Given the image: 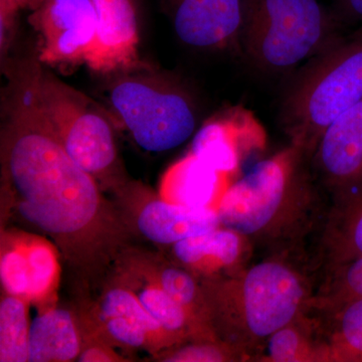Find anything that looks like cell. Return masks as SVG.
<instances>
[{
	"instance_id": "obj_24",
	"label": "cell",
	"mask_w": 362,
	"mask_h": 362,
	"mask_svg": "<svg viewBox=\"0 0 362 362\" xmlns=\"http://www.w3.org/2000/svg\"><path fill=\"white\" fill-rule=\"evenodd\" d=\"M0 277L6 294L23 298L28 301L30 288V266L23 238L11 239L8 244L6 243V246L2 244Z\"/></svg>"
},
{
	"instance_id": "obj_14",
	"label": "cell",
	"mask_w": 362,
	"mask_h": 362,
	"mask_svg": "<svg viewBox=\"0 0 362 362\" xmlns=\"http://www.w3.org/2000/svg\"><path fill=\"white\" fill-rule=\"evenodd\" d=\"M252 247L240 233L220 226L171 246L180 265L204 278L230 275L247 266Z\"/></svg>"
},
{
	"instance_id": "obj_13",
	"label": "cell",
	"mask_w": 362,
	"mask_h": 362,
	"mask_svg": "<svg viewBox=\"0 0 362 362\" xmlns=\"http://www.w3.org/2000/svg\"><path fill=\"white\" fill-rule=\"evenodd\" d=\"M318 257L324 272L361 258L362 177L331 194Z\"/></svg>"
},
{
	"instance_id": "obj_18",
	"label": "cell",
	"mask_w": 362,
	"mask_h": 362,
	"mask_svg": "<svg viewBox=\"0 0 362 362\" xmlns=\"http://www.w3.org/2000/svg\"><path fill=\"white\" fill-rule=\"evenodd\" d=\"M259 361L328 362L320 321L307 312L274 332Z\"/></svg>"
},
{
	"instance_id": "obj_1",
	"label": "cell",
	"mask_w": 362,
	"mask_h": 362,
	"mask_svg": "<svg viewBox=\"0 0 362 362\" xmlns=\"http://www.w3.org/2000/svg\"><path fill=\"white\" fill-rule=\"evenodd\" d=\"M1 133L4 194L21 220L76 262L99 256L116 238L115 216L98 181L64 147L35 95L33 63L9 71Z\"/></svg>"
},
{
	"instance_id": "obj_27",
	"label": "cell",
	"mask_w": 362,
	"mask_h": 362,
	"mask_svg": "<svg viewBox=\"0 0 362 362\" xmlns=\"http://www.w3.org/2000/svg\"><path fill=\"white\" fill-rule=\"evenodd\" d=\"M78 361L85 362H105V361H121V357L116 354L113 350L109 349L105 345H90L86 349H82Z\"/></svg>"
},
{
	"instance_id": "obj_12",
	"label": "cell",
	"mask_w": 362,
	"mask_h": 362,
	"mask_svg": "<svg viewBox=\"0 0 362 362\" xmlns=\"http://www.w3.org/2000/svg\"><path fill=\"white\" fill-rule=\"evenodd\" d=\"M311 166L319 185L330 194L362 177V100L325 130Z\"/></svg>"
},
{
	"instance_id": "obj_7",
	"label": "cell",
	"mask_w": 362,
	"mask_h": 362,
	"mask_svg": "<svg viewBox=\"0 0 362 362\" xmlns=\"http://www.w3.org/2000/svg\"><path fill=\"white\" fill-rule=\"evenodd\" d=\"M35 95L69 156L98 183H114L120 175L113 125L93 100L66 84L35 59Z\"/></svg>"
},
{
	"instance_id": "obj_26",
	"label": "cell",
	"mask_w": 362,
	"mask_h": 362,
	"mask_svg": "<svg viewBox=\"0 0 362 362\" xmlns=\"http://www.w3.org/2000/svg\"><path fill=\"white\" fill-rule=\"evenodd\" d=\"M30 0H0V26H1V47L6 44L7 33L13 30L18 11L28 8Z\"/></svg>"
},
{
	"instance_id": "obj_20",
	"label": "cell",
	"mask_w": 362,
	"mask_h": 362,
	"mask_svg": "<svg viewBox=\"0 0 362 362\" xmlns=\"http://www.w3.org/2000/svg\"><path fill=\"white\" fill-rule=\"evenodd\" d=\"M143 277L144 281L132 291L162 329L177 345L185 340H199L197 328L185 309L150 276L145 274Z\"/></svg>"
},
{
	"instance_id": "obj_2",
	"label": "cell",
	"mask_w": 362,
	"mask_h": 362,
	"mask_svg": "<svg viewBox=\"0 0 362 362\" xmlns=\"http://www.w3.org/2000/svg\"><path fill=\"white\" fill-rule=\"evenodd\" d=\"M319 185L310 159L289 144L226 188L216 207L221 225L252 247L289 255L325 220Z\"/></svg>"
},
{
	"instance_id": "obj_19",
	"label": "cell",
	"mask_w": 362,
	"mask_h": 362,
	"mask_svg": "<svg viewBox=\"0 0 362 362\" xmlns=\"http://www.w3.org/2000/svg\"><path fill=\"white\" fill-rule=\"evenodd\" d=\"M318 319L328 362H362V297Z\"/></svg>"
},
{
	"instance_id": "obj_17",
	"label": "cell",
	"mask_w": 362,
	"mask_h": 362,
	"mask_svg": "<svg viewBox=\"0 0 362 362\" xmlns=\"http://www.w3.org/2000/svg\"><path fill=\"white\" fill-rule=\"evenodd\" d=\"M82 351L77 324L68 310L47 309L30 323L28 361L68 362Z\"/></svg>"
},
{
	"instance_id": "obj_15",
	"label": "cell",
	"mask_w": 362,
	"mask_h": 362,
	"mask_svg": "<svg viewBox=\"0 0 362 362\" xmlns=\"http://www.w3.org/2000/svg\"><path fill=\"white\" fill-rule=\"evenodd\" d=\"M136 226L145 239L171 247L221 225L216 209L182 206L159 197L145 202L138 209Z\"/></svg>"
},
{
	"instance_id": "obj_8",
	"label": "cell",
	"mask_w": 362,
	"mask_h": 362,
	"mask_svg": "<svg viewBox=\"0 0 362 362\" xmlns=\"http://www.w3.org/2000/svg\"><path fill=\"white\" fill-rule=\"evenodd\" d=\"M28 23L39 35L42 65H78L94 44L97 9L93 0H30Z\"/></svg>"
},
{
	"instance_id": "obj_23",
	"label": "cell",
	"mask_w": 362,
	"mask_h": 362,
	"mask_svg": "<svg viewBox=\"0 0 362 362\" xmlns=\"http://www.w3.org/2000/svg\"><path fill=\"white\" fill-rule=\"evenodd\" d=\"M30 266V302H44L56 291L59 279V264L56 249L37 238H23Z\"/></svg>"
},
{
	"instance_id": "obj_25",
	"label": "cell",
	"mask_w": 362,
	"mask_h": 362,
	"mask_svg": "<svg viewBox=\"0 0 362 362\" xmlns=\"http://www.w3.org/2000/svg\"><path fill=\"white\" fill-rule=\"evenodd\" d=\"M160 358L168 362L250 361L244 352L221 340H192V343L176 345L162 352Z\"/></svg>"
},
{
	"instance_id": "obj_5",
	"label": "cell",
	"mask_w": 362,
	"mask_h": 362,
	"mask_svg": "<svg viewBox=\"0 0 362 362\" xmlns=\"http://www.w3.org/2000/svg\"><path fill=\"white\" fill-rule=\"evenodd\" d=\"M318 0H246L240 51L258 68L287 71L339 39Z\"/></svg>"
},
{
	"instance_id": "obj_22",
	"label": "cell",
	"mask_w": 362,
	"mask_h": 362,
	"mask_svg": "<svg viewBox=\"0 0 362 362\" xmlns=\"http://www.w3.org/2000/svg\"><path fill=\"white\" fill-rule=\"evenodd\" d=\"M28 301L6 294L0 302V361H28Z\"/></svg>"
},
{
	"instance_id": "obj_4",
	"label": "cell",
	"mask_w": 362,
	"mask_h": 362,
	"mask_svg": "<svg viewBox=\"0 0 362 362\" xmlns=\"http://www.w3.org/2000/svg\"><path fill=\"white\" fill-rule=\"evenodd\" d=\"M362 100V30L309 59L287 90L281 124L290 144L312 158L333 121Z\"/></svg>"
},
{
	"instance_id": "obj_16",
	"label": "cell",
	"mask_w": 362,
	"mask_h": 362,
	"mask_svg": "<svg viewBox=\"0 0 362 362\" xmlns=\"http://www.w3.org/2000/svg\"><path fill=\"white\" fill-rule=\"evenodd\" d=\"M233 181L230 176L188 152L162 176L159 197L182 206L216 209Z\"/></svg>"
},
{
	"instance_id": "obj_10",
	"label": "cell",
	"mask_w": 362,
	"mask_h": 362,
	"mask_svg": "<svg viewBox=\"0 0 362 362\" xmlns=\"http://www.w3.org/2000/svg\"><path fill=\"white\" fill-rule=\"evenodd\" d=\"M265 143V130L254 114L237 106L204 123L195 132L189 152L235 180L245 159Z\"/></svg>"
},
{
	"instance_id": "obj_28",
	"label": "cell",
	"mask_w": 362,
	"mask_h": 362,
	"mask_svg": "<svg viewBox=\"0 0 362 362\" xmlns=\"http://www.w3.org/2000/svg\"><path fill=\"white\" fill-rule=\"evenodd\" d=\"M340 2L349 16L362 21V0H340Z\"/></svg>"
},
{
	"instance_id": "obj_9",
	"label": "cell",
	"mask_w": 362,
	"mask_h": 362,
	"mask_svg": "<svg viewBox=\"0 0 362 362\" xmlns=\"http://www.w3.org/2000/svg\"><path fill=\"white\" fill-rule=\"evenodd\" d=\"M246 0H165L176 37L199 52L240 49Z\"/></svg>"
},
{
	"instance_id": "obj_3",
	"label": "cell",
	"mask_w": 362,
	"mask_h": 362,
	"mask_svg": "<svg viewBox=\"0 0 362 362\" xmlns=\"http://www.w3.org/2000/svg\"><path fill=\"white\" fill-rule=\"evenodd\" d=\"M216 337L259 361L267 340L310 310V279L288 259L274 255L230 275L202 282Z\"/></svg>"
},
{
	"instance_id": "obj_6",
	"label": "cell",
	"mask_w": 362,
	"mask_h": 362,
	"mask_svg": "<svg viewBox=\"0 0 362 362\" xmlns=\"http://www.w3.org/2000/svg\"><path fill=\"white\" fill-rule=\"evenodd\" d=\"M117 73L109 86L112 110L145 151L177 148L197 132V105L182 85L145 71Z\"/></svg>"
},
{
	"instance_id": "obj_21",
	"label": "cell",
	"mask_w": 362,
	"mask_h": 362,
	"mask_svg": "<svg viewBox=\"0 0 362 362\" xmlns=\"http://www.w3.org/2000/svg\"><path fill=\"white\" fill-rule=\"evenodd\" d=\"M362 297V257L324 272L323 281L314 291L310 311L319 317L335 313Z\"/></svg>"
},
{
	"instance_id": "obj_11",
	"label": "cell",
	"mask_w": 362,
	"mask_h": 362,
	"mask_svg": "<svg viewBox=\"0 0 362 362\" xmlns=\"http://www.w3.org/2000/svg\"><path fill=\"white\" fill-rule=\"evenodd\" d=\"M97 9V30L85 64L101 74L144 68L139 56L135 0H93Z\"/></svg>"
}]
</instances>
